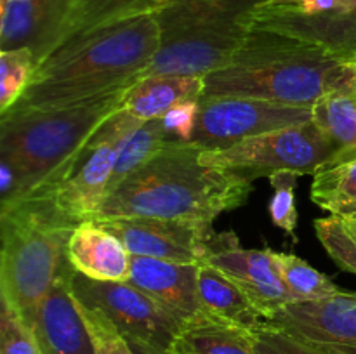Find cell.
Here are the masks:
<instances>
[{
  "label": "cell",
  "instance_id": "33",
  "mask_svg": "<svg viewBox=\"0 0 356 354\" xmlns=\"http://www.w3.org/2000/svg\"><path fill=\"white\" fill-rule=\"evenodd\" d=\"M200 97L179 101L160 120L169 142H191L198 125Z\"/></svg>",
  "mask_w": 356,
  "mask_h": 354
},
{
  "label": "cell",
  "instance_id": "13",
  "mask_svg": "<svg viewBox=\"0 0 356 354\" xmlns=\"http://www.w3.org/2000/svg\"><path fill=\"white\" fill-rule=\"evenodd\" d=\"M266 323L337 354H356V294L291 302Z\"/></svg>",
  "mask_w": 356,
  "mask_h": 354
},
{
  "label": "cell",
  "instance_id": "9",
  "mask_svg": "<svg viewBox=\"0 0 356 354\" xmlns=\"http://www.w3.org/2000/svg\"><path fill=\"white\" fill-rule=\"evenodd\" d=\"M70 292L80 304L103 312L122 335L162 349H172L176 344L179 321L131 281H97L73 269Z\"/></svg>",
  "mask_w": 356,
  "mask_h": 354
},
{
  "label": "cell",
  "instance_id": "27",
  "mask_svg": "<svg viewBox=\"0 0 356 354\" xmlns=\"http://www.w3.org/2000/svg\"><path fill=\"white\" fill-rule=\"evenodd\" d=\"M37 69L30 49L0 51V111L7 113L30 87Z\"/></svg>",
  "mask_w": 356,
  "mask_h": 354
},
{
  "label": "cell",
  "instance_id": "34",
  "mask_svg": "<svg viewBox=\"0 0 356 354\" xmlns=\"http://www.w3.org/2000/svg\"><path fill=\"white\" fill-rule=\"evenodd\" d=\"M125 340H127L129 347L134 354H176L174 349H162V347H156L153 344L145 342V340L136 339V337H125Z\"/></svg>",
  "mask_w": 356,
  "mask_h": 354
},
{
  "label": "cell",
  "instance_id": "1",
  "mask_svg": "<svg viewBox=\"0 0 356 354\" xmlns=\"http://www.w3.org/2000/svg\"><path fill=\"white\" fill-rule=\"evenodd\" d=\"M162 44L155 12L138 14L70 38L37 66L13 108L52 110L80 104L138 82Z\"/></svg>",
  "mask_w": 356,
  "mask_h": 354
},
{
  "label": "cell",
  "instance_id": "3",
  "mask_svg": "<svg viewBox=\"0 0 356 354\" xmlns=\"http://www.w3.org/2000/svg\"><path fill=\"white\" fill-rule=\"evenodd\" d=\"M195 142H167L106 196L97 219L152 217L207 222L238 208L252 183L205 165Z\"/></svg>",
  "mask_w": 356,
  "mask_h": 354
},
{
  "label": "cell",
  "instance_id": "16",
  "mask_svg": "<svg viewBox=\"0 0 356 354\" xmlns=\"http://www.w3.org/2000/svg\"><path fill=\"white\" fill-rule=\"evenodd\" d=\"M68 0H2L0 51L30 49L37 66L58 47Z\"/></svg>",
  "mask_w": 356,
  "mask_h": 354
},
{
  "label": "cell",
  "instance_id": "32",
  "mask_svg": "<svg viewBox=\"0 0 356 354\" xmlns=\"http://www.w3.org/2000/svg\"><path fill=\"white\" fill-rule=\"evenodd\" d=\"M76 305H79L80 312H82L83 319L89 326L94 346H96V354H134L120 330L103 312L87 307V305L80 304L79 301H76Z\"/></svg>",
  "mask_w": 356,
  "mask_h": 354
},
{
  "label": "cell",
  "instance_id": "17",
  "mask_svg": "<svg viewBox=\"0 0 356 354\" xmlns=\"http://www.w3.org/2000/svg\"><path fill=\"white\" fill-rule=\"evenodd\" d=\"M129 281L162 305L179 321L181 328L202 312L198 301V264L132 255Z\"/></svg>",
  "mask_w": 356,
  "mask_h": 354
},
{
  "label": "cell",
  "instance_id": "10",
  "mask_svg": "<svg viewBox=\"0 0 356 354\" xmlns=\"http://www.w3.org/2000/svg\"><path fill=\"white\" fill-rule=\"evenodd\" d=\"M313 120L312 108L254 97H200L193 141L204 151L226 149L245 139Z\"/></svg>",
  "mask_w": 356,
  "mask_h": 354
},
{
  "label": "cell",
  "instance_id": "12",
  "mask_svg": "<svg viewBox=\"0 0 356 354\" xmlns=\"http://www.w3.org/2000/svg\"><path fill=\"white\" fill-rule=\"evenodd\" d=\"M96 222L113 233L131 255L183 264L207 260L216 236L212 224L207 222L152 217L97 219Z\"/></svg>",
  "mask_w": 356,
  "mask_h": 354
},
{
  "label": "cell",
  "instance_id": "28",
  "mask_svg": "<svg viewBox=\"0 0 356 354\" xmlns=\"http://www.w3.org/2000/svg\"><path fill=\"white\" fill-rule=\"evenodd\" d=\"M323 248L344 271L356 274V222L350 215H330L315 221Z\"/></svg>",
  "mask_w": 356,
  "mask_h": 354
},
{
  "label": "cell",
  "instance_id": "35",
  "mask_svg": "<svg viewBox=\"0 0 356 354\" xmlns=\"http://www.w3.org/2000/svg\"><path fill=\"white\" fill-rule=\"evenodd\" d=\"M301 0H263V3H270V6H277V3H298Z\"/></svg>",
  "mask_w": 356,
  "mask_h": 354
},
{
  "label": "cell",
  "instance_id": "7",
  "mask_svg": "<svg viewBox=\"0 0 356 354\" xmlns=\"http://www.w3.org/2000/svg\"><path fill=\"white\" fill-rule=\"evenodd\" d=\"M143 121L122 106L72 158L26 194L44 198L79 224L94 221L108 196L118 146Z\"/></svg>",
  "mask_w": 356,
  "mask_h": 354
},
{
  "label": "cell",
  "instance_id": "37",
  "mask_svg": "<svg viewBox=\"0 0 356 354\" xmlns=\"http://www.w3.org/2000/svg\"><path fill=\"white\" fill-rule=\"evenodd\" d=\"M353 61H356V56H355V58H353Z\"/></svg>",
  "mask_w": 356,
  "mask_h": 354
},
{
  "label": "cell",
  "instance_id": "21",
  "mask_svg": "<svg viewBox=\"0 0 356 354\" xmlns=\"http://www.w3.org/2000/svg\"><path fill=\"white\" fill-rule=\"evenodd\" d=\"M176 354H256L252 332L202 311L179 330Z\"/></svg>",
  "mask_w": 356,
  "mask_h": 354
},
{
  "label": "cell",
  "instance_id": "31",
  "mask_svg": "<svg viewBox=\"0 0 356 354\" xmlns=\"http://www.w3.org/2000/svg\"><path fill=\"white\" fill-rule=\"evenodd\" d=\"M0 354H40L31 326L6 304L0 314Z\"/></svg>",
  "mask_w": 356,
  "mask_h": 354
},
{
  "label": "cell",
  "instance_id": "29",
  "mask_svg": "<svg viewBox=\"0 0 356 354\" xmlns=\"http://www.w3.org/2000/svg\"><path fill=\"white\" fill-rule=\"evenodd\" d=\"M299 176L301 174L285 170V172L268 177L275 189V194L268 205L270 217L273 224L284 229L287 235H296V229H298L299 215L296 208V186H298Z\"/></svg>",
  "mask_w": 356,
  "mask_h": 354
},
{
  "label": "cell",
  "instance_id": "36",
  "mask_svg": "<svg viewBox=\"0 0 356 354\" xmlns=\"http://www.w3.org/2000/svg\"><path fill=\"white\" fill-rule=\"evenodd\" d=\"M350 217H351V219H353V221L356 222V214H351V215H350Z\"/></svg>",
  "mask_w": 356,
  "mask_h": 354
},
{
  "label": "cell",
  "instance_id": "5",
  "mask_svg": "<svg viewBox=\"0 0 356 354\" xmlns=\"http://www.w3.org/2000/svg\"><path fill=\"white\" fill-rule=\"evenodd\" d=\"M263 0H163L155 10L162 44L148 75L205 76L229 65Z\"/></svg>",
  "mask_w": 356,
  "mask_h": 354
},
{
  "label": "cell",
  "instance_id": "11",
  "mask_svg": "<svg viewBox=\"0 0 356 354\" xmlns=\"http://www.w3.org/2000/svg\"><path fill=\"white\" fill-rule=\"evenodd\" d=\"M250 28L277 31L329 49L341 58L356 56V0H301L261 3Z\"/></svg>",
  "mask_w": 356,
  "mask_h": 354
},
{
  "label": "cell",
  "instance_id": "26",
  "mask_svg": "<svg viewBox=\"0 0 356 354\" xmlns=\"http://www.w3.org/2000/svg\"><path fill=\"white\" fill-rule=\"evenodd\" d=\"M275 264L289 290L298 301H316L339 294L341 288L327 274L320 273L294 253L275 252Z\"/></svg>",
  "mask_w": 356,
  "mask_h": 354
},
{
  "label": "cell",
  "instance_id": "14",
  "mask_svg": "<svg viewBox=\"0 0 356 354\" xmlns=\"http://www.w3.org/2000/svg\"><path fill=\"white\" fill-rule=\"evenodd\" d=\"M204 262L228 276L266 319L284 305L298 302L278 274L273 250L242 248L233 233L214 236L212 250Z\"/></svg>",
  "mask_w": 356,
  "mask_h": 354
},
{
  "label": "cell",
  "instance_id": "6",
  "mask_svg": "<svg viewBox=\"0 0 356 354\" xmlns=\"http://www.w3.org/2000/svg\"><path fill=\"white\" fill-rule=\"evenodd\" d=\"M132 85L73 106L52 110L10 108L3 113L0 121V160L19 174L21 196L72 158L96 128L120 110L125 92Z\"/></svg>",
  "mask_w": 356,
  "mask_h": 354
},
{
  "label": "cell",
  "instance_id": "8",
  "mask_svg": "<svg viewBox=\"0 0 356 354\" xmlns=\"http://www.w3.org/2000/svg\"><path fill=\"white\" fill-rule=\"evenodd\" d=\"M334 148L315 121L280 128L245 139L226 149L202 151L205 165L228 170L249 183L278 172L315 174L329 165Z\"/></svg>",
  "mask_w": 356,
  "mask_h": 354
},
{
  "label": "cell",
  "instance_id": "20",
  "mask_svg": "<svg viewBox=\"0 0 356 354\" xmlns=\"http://www.w3.org/2000/svg\"><path fill=\"white\" fill-rule=\"evenodd\" d=\"M204 89V76H143L125 92L122 106L141 120H153V118H162L179 101L202 97Z\"/></svg>",
  "mask_w": 356,
  "mask_h": 354
},
{
  "label": "cell",
  "instance_id": "22",
  "mask_svg": "<svg viewBox=\"0 0 356 354\" xmlns=\"http://www.w3.org/2000/svg\"><path fill=\"white\" fill-rule=\"evenodd\" d=\"M313 121L334 148L329 165L356 160V89L334 90L312 106Z\"/></svg>",
  "mask_w": 356,
  "mask_h": 354
},
{
  "label": "cell",
  "instance_id": "15",
  "mask_svg": "<svg viewBox=\"0 0 356 354\" xmlns=\"http://www.w3.org/2000/svg\"><path fill=\"white\" fill-rule=\"evenodd\" d=\"M70 266L40 301L31 318V330L40 354H96L92 335L70 292Z\"/></svg>",
  "mask_w": 356,
  "mask_h": 354
},
{
  "label": "cell",
  "instance_id": "18",
  "mask_svg": "<svg viewBox=\"0 0 356 354\" xmlns=\"http://www.w3.org/2000/svg\"><path fill=\"white\" fill-rule=\"evenodd\" d=\"M66 257L76 273L97 281H129L132 255L124 243L96 221L73 231Z\"/></svg>",
  "mask_w": 356,
  "mask_h": 354
},
{
  "label": "cell",
  "instance_id": "2",
  "mask_svg": "<svg viewBox=\"0 0 356 354\" xmlns=\"http://www.w3.org/2000/svg\"><path fill=\"white\" fill-rule=\"evenodd\" d=\"M207 97H254L312 108L334 90L356 89V61L322 45L250 28L228 66L204 76Z\"/></svg>",
  "mask_w": 356,
  "mask_h": 354
},
{
  "label": "cell",
  "instance_id": "4",
  "mask_svg": "<svg viewBox=\"0 0 356 354\" xmlns=\"http://www.w3.org/2000/svg\"><path fill=\"white\" fill-rule=\"evenodd\" d=\"M0 224L2 304L14 309L30 325L42 298L72 266L66 246L80 224L35 194H24L3 205Z\"/></svg>",
  "mask_w": 356,
  "mask_h": 354
},
{
  "label": "cell",
  "instance_id": "25",
  "mask_svg": "<svg viewBox=\"0 0 356 354\" xmlns=\"http://www.w3.org/2000/svg\"><path fill=\"white\" fill-rule=\"evenodd\" d=\"M167 142L169 141H167V134L163 130L160 118L143 121L136 130H132L118 146L108 194L122 180L127 179L132 172H136L139 167H143L148 160H152Z\"/></svg>",
  "mask_w": 356,
  "mask_h": 354
},
{
  "label": "cell",
  "instance_id": "30",
  "mask_svg": "<svg viewBox=\"0 0 356 354\" xmlns=\"http://www.w3.org/2000/svg\"><path fill=\"white\" fill-rule=\"evenodd\" d=\"M252 342L256 354H337L308 340L298 339L268 323L252 330Z\"/></svg>",
  "mask_w": 356,
  "mask_h": 354
},
{
  "label": "cell",
  "instance_id": "24",
  "mask_svg": "<svg viewBox=\"0 0 356 354\" xmlns=\"http://www.w3.org/2000/svg\"><path fill=\"white\" fill-rule=\"evenodd\" d=\"M312 200L330 215L356 214V160L316 170Z\"/></svg>",
  "mask_w": 356,
  "mask_h": 354
},
{
  "label": "cell",
  "instance_id": "23",
  "mask_svg": "<svg viewBox=\"0 0 356 354\" xmlns=\"http://www.w3.org/2000/svg\"><path fill=\"white\" fill-rule=\"evenodd\" d=\"M162 2L163 0H68V12L59 35L58 47L70 38L104 24L127 19L138 14L155 12Z\"/></svg>",
  "mask_w": 356,
  "mask_h": 354
},
{
  "label": "cell",
  "instance_id": "19",
  "mask_svg": "<svg viewBox=\"0 0 356 354\" xmlns=\"http://www.w3.org/2000/svg\"><path fill=\"white\" fill-rule=\"evenodd\" d=\"M198 301L204 312L250 332L266 323L250 298L209 262L198 264Z\"/></svg>",
  "mask_w": 356,
  "mask_h": 354
}]
</instances>
